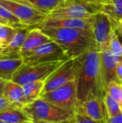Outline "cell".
<instances>
[{"instance_id":"1","label":"cell","mask_w":122,"mask_h":123,"mask_svg":"<svg viewBox=\"0 0 122 123\" xmlns=\"http://www.w3.org/2000/svg\"><path fill=\"white\" fill-rule=\"evenodd\" d=\"M42 32L59 45L69 58L78 57L91 50H99L93 32L61 27H41Z\"/></svg>"},{"instance_id":"2","label":"cell","mask_w":122,"mask_h":123,"mask_svg":"<svg viewBox=\"0 0 122 123\" xmlns=\"http://www.w3.org/2000/svg\"><path fill=\"white\" fill-rule=\"evenodd\" d=\"M90 93L102 99L106 93L99 50H91L84 54L83 66L77 79L78 101L85 99Z\"/></svg>"},{"instance_id":"3","label":"cell","mask_w":122,"mask_h":123,"mask_svg":"<svg viewBox=\"0 0 122 123\" xmlns=\"http://www.w3.org/2000/svg\"><path fill=\"white\" fill-rule=\"evenodd\" d=\"M34 123L37 121L53 123H72L74 112L55 106L41 97L23 108Z\"/></svg>"},{"instance_id":"4","label":"cell","mask_w":122,"mask_h":123,"mask_svg":"<svg viewBox=\"0 0 122 123\" xmlns=\"http://www.w3.org/2000/svg\"><path fill=\"white\" fill-rule=\"evenodd\" d=\"M102 2L94 0H65L47 17L53 18L88 19L101 12Z\"/></svg>"},{"instance_id":"5","label":"cell","mask_w":122,"mask_h":123,"mask_svg":"<svg viewBox=\"0 0 122 123\" xmlns=\"http://www.w3.org/2000/svg\"><path fill=\"white\" fill-rule=\"evenodd\" d=\"M85 53L64 62L45 82L42 94L77 79L83 66Z\"/></svg>"},{"instance_id":"6","label":"cell","mask_w":122,"mask_h":123,"mask_svg":"<svg viewBox=\"0 0 122 123\" xmlns=\"http://www.w3.org/2000/svg\"><path fill=\"white\" fill-rule=\"evenodd\" d=\"M65 61H59L37 64L24 63L16 71L12 81L21 86L35 81L45 82L47 79Z\"/></svg>"},{"instance_id":"7","label":"cell","mask_w":122,"mask_h":123,"mask_svg":"<svg viewBox=\"0 0 122 123\" xmlns=\"http://www.w3.org/2000/svg\"><path fill=\"white\" fill-rule=\"evenodd\" d=\"M0 4L28 27H38L47 18L45 14L22 0H0Z\"/></svg>"},{"instance_id":"8","label":"cell","mask_w":122,"mask_h":123,"mask_svg":"<svg viewBox=\"0 0 122 123\" xmlns=\"http://www.w3.org/2000/svg\"><path fill=\"white\" fill-rule=\"evenodd\" d=\"M40 97L55 106L75 112L78 105L77 79L46 92L42 94Z\"/></svg>"},{"instance_id":"9","label":"cell","mask_w":122,"mask_h":123,"mask_svg":"<svg viewBox=\"0 0 122 123\" xmlns=\"http://www.w3.org/2000/svg\"><path fill=\"white\" fill-rule=\"evenodd\" d=\"M22 59L25 64H37L59 61H65L70 58L59 45L51 41L26 54Z\"/></svg>"},{"instance_id":"10","label":"cell","mask_w":122,"mask_h":123,"mask_svg":"<svg viewBox=\"0 0 122 123\" xmlns=\"http://www.w3.org/2000/svg\"><path fill=\"white\" fill-rule=\"evenodd\" d=\"M96 16L88 19L78 18H53L47 17L38 27H50L72 29L93 32Z\"/></svg>"},{"instance_id":"11","label":"cell","mask_w":122,"mask_h":123,"mask_svg":"<svg viewBox=\"0 0 122 123\" xmlns=\"http://www.w3.org/2000/svg\"><path fill=\"white\" fill-rule=\"evenodd\" d=\"M114 30H115L107 15L103 12H100L96 15L93 35L99 51L108 48Z\"/></svg>"},{"instance_id":"12","label":"cell","mask_w":122,"mask_h":123,"mask_svg":"<svg viewBox=\"0 0 122 123\" xmlns=\"http://www.w3.org/2000/svg\"><path fill=\"white\" fill-rule=\"evenodd\" d=\"M32 28V27H27L18 29L16 35L7 45L0 46V60L22 58L21 55V48L29 31Z\"/></svg>"},{"instance_id":"13","label":"cell","mask_w":122,"mask_h":123,"mask_svg":"<svg viewBox=\"0 0 122 123\" xmlns=\"http://www.w3.org/2000/svg\"><path fill=\"white\" fill-rule=\"evenodd\" d=\"M78 108L88 117L96 121H104L107 118L103 99L90 93L83 101H78Z\"/></svg>"},{"instance_id":"14","label":"cell","mask_w":122,"mask_h":123,"mask_svg":"<svg viewBox=\"0 0 122 123\" xmlns=\"http://www.w3.org/2000/svg\"><path fill=\"white\" fill-rule=\"evenodd\" d=\"M101 63L106 87L112 81H118L116 66L120 58L114 56L107 48L100 51Z\"/></svg>"},{"instance_id":"15","label":"cell","mask_w":122,"mask_h":123,"mask_svg":"<svg viewBox=\"0 0 122 123\" xmlns=\"http://www.w3.org/2000/svg\"><path fill=\"white\" fill-rule=\"evenodd\" d=\"M51 41V39L44 32H42V31L39 27H33L29 31L21 48L22 57L33 51L41 45L50 43Z\"/></svg>"},{"instance_id":"16","label":"cell","mask_w":122,"mask_h":123,"mask_svg":"<svg viewBox=\"0 0 122 123\" xmlns=\"http://www.w3.org/2000/svg\"><path fill=\"white\" fill-rule=\"evenodd\" d=\"M3 97L15 108L23 109L28 105L27 101L24 96L22 86L12 81L6 82Z\"/></svg>"},{"instance_id":"17","label":"cell","mask_w":122,"mask_h":123,"mask_svg":"<svg viewBox=\"0 0 122 123\" xmlns=\"http://www.w3.org/2000/svg\"><path fill=\"white\" fill-rule=\"evenodd\" d=\"M101 12L109 17L112 26L116 30L122 19V0H102Z\"/></svg>"},{"instance_id":"18","label":"cell","mask_w":122,"mask_h":123,"mask_svg":"<svg viewBox=\"0 0 122 123\" xmlns=\"http://www.w3.org/2000/svg\"><path fill=\"white\" fill-rule=\"evenodd\" d=\"M0 120L7 123H34L23 109L8 107L0 112Z\"/></svg>"},{"instance_id":"19","label":"cell","mask_w":122,"mask_h":123,"mask_svg":"<svg viewBox=\"0 0 122 123\" xmlns=\"http://www.w3.org/2000/svg\"><path fill=\"white\" fill-rule=\"evenodd\" d=\"M24 64L22 58L19 59H1L0 60V79L10 81L16 71Z\"/></svg>"},{"instance_id":"20","label":"cell","mask_w":122,"mask_h":123,"mask_svg":"<svg viewBox=\"0 0 122 123\" xmlns=\"http://www.w3.org/2000/svg\"><path fill=\"white\" fill-rule=\"evenodd\" d=\"M44 81H35L26 84L22 86L24 96L27 101L28 105H30L40 98L42 90L44 89Z\"/></svg>"},{"instance_id":"21","label":"cell","mask_w":122,"mask_h":123,"mask_svg":"<svg viewBox=\"0 0 122 123\" xmlns=\"http://www.w3.org/2000/svg\"><path fill=\"white\" fill-rule=\"evenodd\" d=\"M47 16L60 6L65 0H22Z\"/></svg>"},{"instance_id":"22","label":"cell","mask_w":122,"mask_h":123,"mask_svg":"<svg viewBox=\"0 0 122 123\" xmlns=\"http://www.w3.org/2000/svg\"><path fill=\"white\" fill-rule=\"evenodd\" d=\"M107 118H115L122 114V110L119 103L116 101L109 94L106 93L103 99Z\"/></svg>"},{"instance_id":"23","label":"cell","mask_w":122,"mask_h":123,"mask_svg":"<svg viewBox=\"0 0 122 123\" xmlns=\"http://www.w3.org/2000/svg\"><path fill=\"white\" fill-rule=\"evenodd\" d=\"M18 29L11 25L0 24V46L7 45L16 35Z\"/></svg>"},{"instance_id":"24","label":"cell","mask_w":122,"mask_h":123,"mask_svg":"<svg viewBox=\"0 0 122 123\" xmlns=\"http://www.w3.org/2000/svg\"><path fill=\"white\" fill-rule=\"evenodd\" d=\"M0 17L7 21L11 26L15 28H24L28 27L23 25L14 15H13L7 9H6L4 6H3L1 4H0Z\"/></svg>"},{"instance_id":"25","label":"cell","mask_w":122,"mask_h":123,"mask_svg":"<svg viewBox=\"0 0 122 123\" xmlns=\"http://www.w3.org/2000/svg\"><path fill=\"white\" fill-rule=\"evenodd\" d=\"M108 49L114 56L122 58V43L115 30L112 32Z\"/></svg>"},{"instance_id":"26","label":"cell","mask_w":122,"mask_h":123,"mask_svg":"<svg viewBox=\"0 0 122 123\" xmlns=\"http://www.w3.org/2000/svg\"><path fill=\"white\" fill-rule=\"evenodd\" d=\"M106 92L109 94L119 105H122V84L119 81H112L106 86Z\"/></svg>"},{"instance_id":"27","label":"cell","mask_w":122,"mask_h":123,"mask_svg":"<svg viewBox=\"0 0 122 123\" xmlns=\"http://www.w3.org/2000/svg\"><path fill=\"white\" fill-rule=\"evenodd\" d=\"M73 123H103V122L96 121L91 119L90 117L86 116L78 107L75 112Z\"/></svg>"},{"instance_id":"28","label":"cell","mask_w":122,"mask_h":123,"mask_svg":"<svg viewBox=\"0 0 122 123\" xmlns=\"http://www.w3.org/2000/svg\"><path fill=\"white\" fill-rule=\"evenodd\" d=\"M8 107H14L6 98H4V97H0V112L3 111L4 110Z\"/></svg>"},{"instance_id":"29","label":"cell","mask_w":122,"mask_h":123,"mask_svg":"<svg viewBox=\"0 0 122 123\" xmlns=\"http://www.w3.org/2000/svg\"><path fill=\"white\" fill-rule=\"evenodd\" d=\"M116 76L118 81L122 84V58H121L116 66Z\"/></svg>"},{"instance_id":"30","label":"cell","mask_w":122,"mask_h":123,"mask_svg":"<svg viewBox=\"0 0 122 123\" xmlns=\"http://www.w3.org/2000/svg\"><path fill=\"white\" fill-rule=\"evenodd\" d=\"M6 82L7 81H4L0 79V97H2L4 95V89H5Z\"/></svg>"},{"instance_id":"31","label":"cell","mask_w":122,"mask_h":123,"mask_svg":"<svg viewBox=\"0 0 122 123\" xmlns=\"http://www.w3.org/2000/svg\"><path fill=\"white\" fill-rule=\"evenodd\" d=\"M107 120L109 123H122V114L115 118H111V119L107 118Z\"/></svg>"},{"instance_id":"32","label":"cell","mask_w":122,"mask_h":123,"mask_svg":"<svg viewBox=\"0 0 122 123\" xmlns=\"http://www.w3.org/2000/svg\"><path fill=\"white\" fill-rule=\"evenodd\" d=\"M115 31H116V34H117V35H118L120 41L122 40V23L115 30Z\"/></svg>"},{"instance_id":"33","label":"cell","mask_w":122,"mask_h":123,"mask_svg":"<svg viewBox=\"0 0 122 123\" xmlns=\"http://www.w3.org/2000/svg\"><path fill=\"white\" fill-rule=\"evenodd\" d=\"M0 24H4V25H10L7 21H6L5 19H2V18H1V17H0Z\"/></svg>"},{"instance_id":"34","label":"cell","mask_w":122,"mask_h":123,"mask_svg":"<svg viewBox=\"0 0 122 123\" xmlns=\"http://www.w3.org/2000/svg\"><path fill=\"white\" fill-rule=\"evenodd\" d=\"M53 123V122H45V121H37L34 123Z\"/></svg>"},{"instance_id":"35","label":"cell","mask_w":122,"mask_h":123,"mask_svg":"<svg viewBox=\"0 0 122 123\" xmlns=\"http://www.w3.org/2000/svg\"><path fill=\"white\" fill-rule=\"evenodd\" d=\"M103 122V123H109V122L108 121V120H107V118L105 120H104V121H102Z\"/></svg>"},{"instance_id":"36","label":"cell","mask_w":122,"mask_h":123,"mask_svg":"<svg viewBox=\"0 0 122 123\" xmlns=\"http://www.w3.org/2000/svg\"><path fill=\"white\" fill-rule=\"evenodd\" d=\"M0 123H6V122H4V121H2V120H0Z\"/></svg>"},{"instance_id":"37","label":"cell","mask_w":122,"mask_h":123,"mask_svg":"<svg viewBox=\"0 0 122 123\" xmlns=\"http://www.w3.org/2000/svg\"><path fill=\"white\" fill-rule=\"evenodd\" d=\"M94 1H100V2H101V1H102V0H94Z\"/></svg>"},{"instance_id":"38","label":"cell","mask_w":122,"mask_h":123,"mask_svg":"<svg viewBox=\"0 0 122 123\" xmlns=\"http://www.w3.org/2000/svg\"></svg>"},{"instance_id":"39","label":"cell","mask_w":122,"mask_h":123,"mask_svg":"<svg viewBox=\"0 0 122 123\" xmlns=\"http://www.w3.org/2000/svg\"><path fill=\"white\" fill-rule=\"evenodd\" d=\"M121 107H122V106H121Z\"/></svg>"},{"instance_id":"40","label":"cell","mask_w":122,"mask_h":123,"mask_svg":"<svg viewBox=\"0 0 122 123\" xmlns=\"http://www.w3.org/2000/svg\"><path fill=\"white\" fill-rule=\"evenodd\" d=\"M0 45H1V43H0Z\"/></svg>"},{"instance_id":"41","label":"cell","mask_w":122,"mask_h":123,"mask_svg":"<svg viewBox=\"0 0 122 123\" xmlns=\"http://www.w3.org/2000/svg\"></svg>"}]
</instances>
